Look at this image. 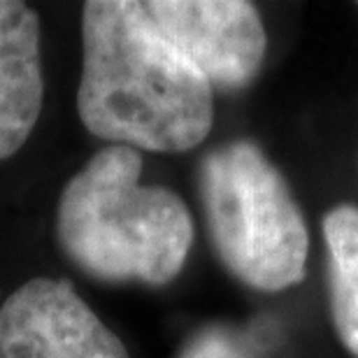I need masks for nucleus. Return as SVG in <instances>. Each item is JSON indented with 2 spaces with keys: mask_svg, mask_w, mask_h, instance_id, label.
Wrapping results in <instances>:
<instances>
[{
  "mask_svg": "<svg viewBox=\"0 0 358 358\" xmlns=\"http://www.w3.org/2000/svg\"><path fill=\"white\" fill-rule=\"evenodd\" d=\"M138 149L107 145L63 186L56 242L73 266L103 284L166 286L193 245V219L175 191L140 184Z\"/></svg>",
  "mask_w": 358,
  "mask_h": 358,
  "instance_id": "nucleus-2",
  "label": "nucleus"
},
{
  "mask_svg": "<svg viewBox=\"0 0 358 358\" xmlns=\"http://www.w3.org/2000/svg\"><path fill=\"white\" fill-rule=\"evenodd\" d=\"M77 112L110 145L177 154L212 131L210 82L138 17L133 3L89 0Z\"/></svg>",
  "mask_w": 358,
  "mask_h": 358,
  "instance_id": "nucleus-1",
  "label": "nucleus"
},
{
  "mask_svg": "<svg viewBox=\"0 0 358 358\" xmlns=\"http://www.w3.org/2000/svg\"><path fill=\"white\" fill-rule=\"evenodd\" d=\"M179 358H247L245 347L228 331L212 328L200 333Z\"/></svg>",
  "mask_w": 358,
  "mask_h": 358,
  "instance_id": "nucleus-8",
  "label": "nucleus"
},
{
  "mask_svg": "<svg viewBox=\"0 0 358 358\" xmlns=\"http://www.w3.org/2000/svg\"><path fill=\"white\" fill-rule=\"evenodd\" d=\"M207 231L242 284L282 291L305 277L310 235L282 173L254 142L212 149L198 170Z\"/></svg>",
  "mask_w": 358,
  "mask_h": 358,
  "instance_id": "nucleus-3",
  "label": "nucleus"
},
{
  "mask_svg": "<svg viewBox=\"0 0 358 358\" xmlns=\"http://www.w3.org/2000/svg\"><path fill=\"white\" fill-rule=\"evenodd\" d=\"M0 358H131L68 279L35 277L0 307Z\"/></svg>",
  "mask_w": 358,
  "mask_h": 358,
  "instance_id": "nucleus-5",
  "label": "nucleus"
},
{
  "mask_svg": "<svg viewBox=\"0 0 358 358\" xmlns=\"http://www.w3.org/2000/svg\"><path fill=\"white\" fill-rule=\"evenodd\" d=\"M324 238L328 249L333 324L342 345L358 356V210L340 205L326 214Z\"/></svg>",
  "mask_w": 358,
  "mask_h": 358,
  "instance_id": "nucleus-7",
  "label": "nucleus"
},
{
  "mask_svg": "<svg viewBox=\"0 0 358 358\" xmlns=\"http://www.w3.org/2000/svg\"><path fill=\"white\" fill-rule=\"evenodd\" d=\"M42 100L40 17L28 3L0 0V161L31 138Z\"/></svg>",
  "mask_w": 358,
  "mask_h": 358,
  "instance_id": "nucleus-6",
  "label": "nucleus"
},
{
  "mask_svg": "<svg viewBox=\"0 0 358 358\" xmlns=\"http://www.w3.org/2000/svg\"><path fill=\"white\" fill-rule=\"evenodd\" d=\"M138 17L177 49L210 87L242 89L266 59V28L245 0H142Z\"/></svg>",
  "mask_w": 358,
  "mask_h": 358,
  "instance_id": "nucleus-4",
  "label": "nucleus"
}]
</instances>
